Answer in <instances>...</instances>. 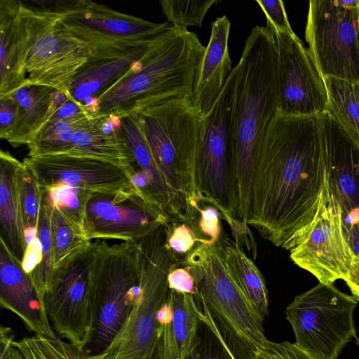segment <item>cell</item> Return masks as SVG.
<instances>
[{"label":"cell","mask_w":359,"mask_h":359,"mask_svg":"<svg viewBox=\"0 0 359 359\" xmlns=\"http://www.w3.org/2000/svg\"><path fill=\"white\" fill-rule=\"evenodd\" d=\"M320 114L277 113L259 149L248 225L290 250L312 222L329 192Z\"/></svg>","instance_id":"cell-1"},{"label":"cell","mask_w":359,"mask_h":359,"mask_svg":"<svg viewBox=\"0 0 359 359\" xmlns=\"http://www.w3.org/2000/svg\"><path fill=\"white\" fill-rule=\"evenodd\" d=\"M232 129L240 225L248 228L250 192L264 136L278 111L277 50L273 34L254 27L234 67Z\"/></svg>","instance_id":"cell-2"},{"label":"cell","mask_w":359,"mask_h":359,"mask_svg":"<svg viewBox=\"0 0 359 359\" xmlns=\"http://www.w3.org/2000/svg\"><path fill=\"white\" fill-rule=\"evenodd\" d=\"M205 50L195 33L171 25L149 41L142 57L95 101L89 114L121 118L170 97H192Z\"/></svg>","instance_id":"cell-3"},{"label":"cell","mask_w":359,"mask_h":359,"mask_svg":"<svg viewBox=\"0 0 359 359\" xmlns=\"http://www.w3.org/2000/svg\"><path fill=\"white\" fill-rule=\"evenodd\" d=\"M135 114L177 212L182 214L187 199H201L198 162L203 115L189 95L157 101Z\"/></svg>","instance_id":"cell-4"},{"label":"cell","mask_w":359,"mask_h":359,"mask_svg":"<svg viewBox=\"0 0 359 359\" xmlns=\"http://www.w3.org/2000/svg\"><path fill=\"white\" fill-rule=\"evenodd\" d=\"M183 264L190 268L202 309L215 323L236 359H252L269 340L263 320L238 285L226 263L222 240L198 243Z\"/></svg>","instance_id":"cell-5"},{"label":"cell","mask_w":359,"mask_h":359,"mask_svg":"<svg viewBox=\"0 0 359 359\" xmlns=\"http://www.w3.org/2000/svg\"><path fill=\"white\" fill-rule=\"evenodd\" d=\"M90 331L82 355L103 351L123 323L139 292L137 243L91 242Z\"/></svg>","instance_id":"cell-6"},{"label":"cell","mask_w":359,"mask_h":359,"mask_svg":"<svg viewBox=\"0 0 359 359\" xmlns=\"http://www.w3.org/2000/svg\"><path fill=\"white\" fill-rule=\"evenodd\" d=\"M236 79L233 67L219 97L203 116L198 162L201 199L216 207L238 244L243 239L238 219V198L232 129Z\"/></svg>","instance_id":"cell-7"},{"label":"cell","mask_w":359,"mask_h":359,"mask_svg":"<svg viewBox=\"0 0 359 359\" xmlns=\"http://www.w3.org/2000/svg\"><path fill=\"white\" fill-rule=\"evenodd\" d=\"M137 261L139 292L119 331L103 351L81 353L79 359H163L160 311L168 297L172 262L156 250L140 252Z\"/></svg>","instance_id":"cell-8"},{"label":"cell","mask_w":359,"mask_h":359,"mask_svg":"<svg viewBox=\"0 0 359 359\" xmlns=\"http://www.w3.org/2000/svg\"><path fill=\"white\" fill-rule=\"evenodd\" d=\"M358 302L333 285L319 283L296 296L285 309L294 344L314 359H337L356 337L353 312Z\"/></svg>","instance_id":"cell-9"},{"label":"cell","mask_w":359,"mask_h":359,"mask_svg":"<svg viewBox=\"0 0 359 359\" xmlns=\"http://www.w3.org/2000/svg\"><path fill=\"white\" fill-rule=\"evenodd\" d=\"M359 0H311L305 29L323 78L359 81Z\"/></svg>","instance_id":"cell-10"},{"label":"cell","mask_w":359,"mask_h":359,"mask_svg":"<svg viewBox=\"0 0 359 359\" xmlns=\"http://www.w3.org/2000/svg\"><path fill=\"white\" fill-rule=\"evenodd\" d=\"M29 43L25 64L31 84L60 91L68 97L74 77L92 53V46L60 24L61 14L28 6Z\"/></svg>","instance_id":"cell-11"},{"label":"cell","mask_w":359,"mask_h":359,"mask_svg":"<svg viewBox=\"0 0 359 359\" xmlns=\"http://www.w3.org/2000/svg\"><path fill=\"white\" fill-rule=\"evenodd\" d=\"M289 251L294 264L319 283L333 284L346 279L355 255L344 231L342 210L330 191L316 217Z\"/></svg>","instance_id":"cell-12"},{"label":"cell","mask_w":359,"mask_h":359,"mask_svg":"<svg viewBox=\"0 0 359 359\" xmlns=\"http://www.w3.org/2000/svg\"><path fill=\"white\" fill-rule=\"evenodd\" d=\"M90 245L55 269L44 297L53 330L81 353L90 331Z\"/></svg>","instance_id":"cell-13"},{"label":"cell","mask_w":359,"mask_h":359,"mask_svg":"<svg viewBox=\"0 0 359 359\" xmlns=\"http://www.w3.org/2000/svg\"><path fill=\"white\" fill-rule=\"evenodd\" d=\"M170 217L146 203L133 185L115 192H91L83 223L86 238L137 243Z\"/></svg>","instance_id":"cell-14"},{"label":"cell","mask_w":359,"mask_h":359,"mask_svg":"<svg viewBox=\"0 0 359 359\" xmlns=\"http://www.w3.org/2000/svg\"><path fill=\"white\" fill-rule=\"evenodd\" d=\"M278 112L315 116L326 111L328 97L324 78L309 50L294 34L276 30Z\"/></svg>","instance_id":"cell-15"},{"label":"cell","mask_w":359,"mask_h":359,"mask_svg":"<svg viewBox=\"0 0 359 359\" xmlns=\"http://www.w3.org/2000/svg\"><path fill=\"white\" fill-rule=\"evenodd\" d=\"M59 24L90 45L146 43L171 25L151 22L88 0H75Z\"/></svg>","instance_id":"cell-16"},{"label":"cell","mask_w":359,"mask_h":359,"mask_svg":"<svg viewBox=\"0 0 359 359\" xmlns=\"http://www.w3.org/2000/svg\"><path fill=\"white\" fill-rule=\"evenodd\" d=\"M25 162L42 189L67 185L92 192L111 193L132 186L127 169L102 159L59 154L27 157Z\"/></svg>","instance_id":"cell-17"},{"label":"cell","mask_w":359,"mask_h":359,"mask_svg":"<svg viewBox=\"0 0 359 359\" xmlns=\"http://www.w3.org/2000/svg\"><path fill=\"white\" fill-rule=\"evenodd\" d=\"M149 41L91 45L92 53L89 59L76 73L70 85L69 98L84 107L89 113L95 101L142 57Z\"/></svg>","instance_id":"cell-18"},{"label":"cell","mask_w":359,"mask_h":359,"mask_svg":"<svg viewBox=\"0 0 359 359\" xmlns=\"http://www.w3.org/2000/svg\"><path fill=\"white\" fill-rule=\"evenodd\" d=\"M330 195L343 215L359 208V148L325 111L320 114Z\"/></svg>","instance_id":"cell-19"},{"label":"cell","mask_w":359,"mask_h":359,"mask_svg":"<svg viewBox=\"0 0 359 359\" xmlns=\"http://www.w3.org/2000/svg\"><path fill=\"white\" fill-rule=\"evenodd\" d=\"M29 43V11L18 0L0 1V96L30 83L25 68Z\"/></svg>","instance_id":"cell-20"},{"label":"cell","mask_w":359,"mask_h":359,"mask_svg":"<svg viewBox=\"0 0 359 359\" xmlns=\"http://www.w3.org/2000/svg\"><path fill=\"white\" fill-rule=\"evenodd\" d=\"M0 304L35 334L56 338L34 286L3 238H0Z\"/></svg>","instance_id":"cell-21"},{"label":"cell","mask_w":359,"mask_h":359,"mask_svg":"<svg viewBox=\"0 0 359 359\" xmlns=\"http://www.w3.org/2000/svg\"><path fill=\"white\" fill-rule=\"evenodd\" d=\"M230 28L226 15L212 22L210 39L197 70L191 99L203 116L214 105L233 69L228 45Z\"/></svg>","instance_id":"cell-22"},{"label":"cell","mask_w":359,"mask_h":359,"mask_svg":"<svg viewBox=\"0 0 359 359\" xmlns=\"http://www.w3.org/2000/svg\"><path fill=\"white\" fill-rule=\"evenodd\" d=\"M196 297L170 290L160 311L163 359H186L200 342Z\"/></svg>","instance_id":"cell-23"},{"label":"cell","mask_w":359,"mask_h":359,"mask_svg":"<svg viewBox=\"0 0 359 359\" xmlns=\"http://www.w3.org/2000/svg\"><path fill=\"white\" fill-rule=\"evenodd\" d=\"M69 154L110 161L124 167L128 173L135 163L121 119L114 115L89 118L74 134Z\"/></svg>","instance_id":"cell-24"},{"label":"cell","mask_w":359,"mask_h":359,"mask_svg":"<svg viewBox=\"0 0 359 359\" xmlns=\"http://www.w3.org/2000/svg\"><path fill=\"white\" fill-rule=\"evenodd\" d=\"M18 107V118L7 139L13 147L27 145L68 97L52 88L28 83L11 93Z\"/></svg>","instance_id":"cell-25"},{"label":"cell","mask_w":359,"mask_h":359,"mask_svg":"<svg viewBox=\"0 0 359 359\" xmlns=\"http://www.w3.org/2000/svg\"><path fill=\"white\" fill-rule=\"evenodd\" d=\"M21 161L8 151H0L1 238L22 263L27 245L22 226L16 173Z\"/></svg>","instance_id":"cell-26"},{"label":"cell","mask_w":359,"mask_h":359,"mask_svg":"<svg viewBox=\"0 0 359 359\" xmlns=\"http://www.w3.org/2000/svg\"><path fill=\"white\" fill-rule=\"evenodd\" d=\"M120 119L135 163L147 175L156 200L170 217H179L172 194L155 161L137 114Z\"/></svg>","instance_id":"cell-27"},{"label":"cell","mask_w":359,"mask_h":359,"mask_svg":"<svg viewBox=\"0 0 359 359\" xmlns=\"http://www.w3.org/2000/svg\"><path fill=\"white\" fill-rule=\"evenodd\" d=\"M226 263L250 304L264 318L269 313L268 291L262 273L236 243L222 240Z\"/></svg>","instance_id":"cell-28"},{"label":"cell","mask_w":359,"mask_h":359,"mask_svg":"<svg viewBox=\"0 0 359 359\" xmlns=\"http://www.w3.org/2000/svg\"><path fill=\"white\" fill-rule=\"evenodd\" d=\"M328 97L326 112L359 148V83L324 78Z\"/></svg>","instance_id":"cell-29"},{"label":"cell","mask_w":359,"mask_h":359,"mask_svg":"<svg viewBox=\"0 0 359 359\" xmlns=\"http://www.w3.org/2000/svg\"><path fill=\"white\" fill-rule=\"evenodd\" d=\"M92 117L88 114L48 121L27 145L28 157L69 154L75 132Z\"/></svg>","instance_id":"cell-30"},{"label":"cell","mask_w":359,"mask_h":359,"mask_svg":"<svg viewBox=\"0 0 359 359\" xmlns=\"http://www.w3.org/2000/svg\"><path fill=\"white\" fill-rule=\"evenodd\" d=\"M16 178L21 219L27 245L37 238L42 189L31 168L23 161L18 167Z\"/></svg>","instance_id":"cell-31"},{"label":"cell","mask_w":359,"mask_h":359,"mask_svg":"<svg viewBox=\"0 0 359 359\" xmlns=\"http://www.w3.org/2000/svg\"><path fill=\"white\" fill-rule=\"evenodd\" d=\"M42 196L50 207V229L55 269L88 248L92 241L75 229L60 211L48 201L43 193Z\"/></svg>","instance_id":"cell-32"},{"label":"cell","mask_w":359,"mask_h":359,"mask_svg":"<svg viewBox=\"0 0 359 359\" xmlns=\"http://www.w3.org/2000/svg\"><path fill=\"white\" fill-rule=\"evenodd\" d=\"M36 236L41 245L42 258L39 265L28 275L46 311L44 297L49 287L55 266L50 229V207L43 196Z\"/></svg>","instance_id":"cell-33"},{"label":"cell","mask_w":359,"mask_h":359,"mask_svg":"<svg viewBox=\"0 0 359 359\" xmlns=\"http://www.w3.org/2000/svg\"><path fill=\"white\" fill-rule=\"evenodd\" d=\"M91 192L67 185L42 189L43 195L48 201L54 205L68 222L83 233L86 206Z\"/></svg>","instance_id":"cell-34"},{"label":"cell","mask_w":359,"mask_h":359,"mask_svg":"<svg viewBox=\"0 0 359 359\" xmlns=\"http://www.w3.org/2000/svg\"><path fill=\"white\" fill-rule=\"evenodd\" d=\"M25 359H79L81 352L69 342L37 334L13 341Z\"/></svg>","instance_id":"cell-35"},{"label":"cell","mask_w":359,"mask_h":359,"mask_svg":"<svg viewBox=\"0 0 359 359\" xmlns=\"http://www.w3.org/2000/svg\"><path fill=\"white\" fill-rule=\"evenodd\" d=\"M217 2V0H161L159 4L168 22L187 29L189 26L201 27L207 12Z\"/></svg>","instance_id":"cell-36"},{"label":"cell","mask_w":359,"mask_h":359,"mask_svg":"<svg viewBox=\"0 0 359 359\" xmlns=\"http://www.w3.org/2000/svg\"><path fill=\"white\" fill-rule=\"evenodd\" d=\"M198 316L203 327V335L200 337L199 344L186 359H236L207 311L199 309Z\"/></svg>","instance_id":"cell-37"},{"label":"cell","mask_w":359,"mask_h":359,"mask_svg":"<svg viewBox=\"0 0 359 359\" xmlns=\"http://www.w3.org/2000/svg\"><path fill=\"white\" fill-rule=\"evenodd\" d=\"M167 246L181 263L198 244V238L191 226L182 219L170 218L167 224Z\"/></svg>","instance_id":"cell-38"},{"label":"cell","mask_w":359,"mask_h":359,"mask_svg":"<svg viewBox=\"0 0 359 359\" xmlns=\"http://www.w3.org/2000/svg\"><path fill=\"white\" fill-rule=\"evenodd\" d=\"M266 18V27L273 32L280 30L294 34L285 12L283 2L280 0H257Z\"/></svg>","instance_id":"cell-39"},{"label":"cell","mask_w":359,"mask_h":359,"mask_svg":"<svg viewBox=\"0 0 359 359\" xmlns=\"http://www.w3.org/2000/svg\"><path fill=\"white\" fill-rule=\"evenodd\" d=\"M252 359H314L294 343L287 341L273 342L269 340L266 346Z\"/></svg>","instance_id":"cell-40"},{"label":"cell","mask_w":359,"mask_h":359,"mask_svg":"<svg viewBox=\"0 0 359 359\" xmlns=\"http://www.w3.org/2000/svg\"><path fill=\"white\" fill-rule=\"evenodd\" d=\"M180 264H177L174 266L168 273V283L169 289L196 296L198 290L194 277L190 272L189 266L184 264V267H178Z\"/></svg>","instance_id":"cell-41"},{"label":"cell","mask_w":359,"mask_h":359,"mask_svg":"<svg viewBox=\"0 0 359 359\" xmlns=\"http://www.w3.org/2000/svg\"><path fill=\"white\" fill-rule=\"evenodd\" d=\"M18 104L11 94L0 96V137L7 140L18 118Z\"/></svg>","instance_id":"cell-42"},{"label":"cell","mask_w":359,"mask_h":359,"mask_svg":"<svg viewBox=\"0 0 359 359\" xmlns=\"http://www.w3.org/2000/svg\"><path fill=\"white\" fill-rule=\"evenodd\" d=\"M344 229L354 255L359 257V208L343 215Z\"/></svg>","instance_id":"cell-43"},{"label":"cell","mask_w":359,"mask_h":359,"mask_svg":"<svg viewBox=\"0 0 359 359\" xmlns=\"http://www.w3.org/2000/svg\"><path fill=\"white\" fill-rule=\"evenodd\" d=\"M41 245L36 238L33 242L27 245L26 251L22 262L25 271L29 274L41 261Z\"/></svg>","instance_id":"cell-44"},{"label":"cell","mask_w":359,"mask_h":359,"mask_svg":"<svg viewBox=\"0 0 359 359\" xmlns=\"http://www.w3.org/2000/svg\"><path fill=\"white\" fill-rule=\"evenodd\" d=\"M83 114H90L84 107L68 97L67 100L56 109L48 121L67 118Z\"/></svg>","instance_id":"cell-45"},{"label":"cell","mask_w":359,"mask_h":359,"mask_svg":"<svg viewBox=\"0 0 359 359\" xmlns=\"http://www.w3.org/2000/svg\"><path fill=\"white\" fill-rule=\"evenodd\" d=\"M345 283L349 287L352 296L358 302L359 301V257H354L350 272L346 279Z\"/></svg>","instance_id":"cell-46"},{"label":"cell","mask_w":359,"mask_h":359,"mask_svg":"<svg viewBox=\"0 0 359 359\" xmlns=\"http://www.w3.org/2000/svg\"><path fill=\"white\" fill-rule=\"evenodd\" d=\"M14 334L9 327L1 325L0 328V357L5 355L12 346Z\"/></svg>","instance_id":"cell-47"},{"label":"cell","mask_w":359,"mask_h":359,"mask_svg":"<svg viewBox=\"0 0 359 359\" xmlns=\"http://www.w3.org/2000/svg\"><path fill=\"white\" fill-rule=\"evenodd\" d=\"M0 359H25V358L18 349L12 346L5 355L0 357Z\"/></svg>","instance_id":"cell-48"},{"label":"cell","mask_w":359,"mask_h":359,"mask_svg":"<svg viewBox=\"0 0 359 359\" xmlns=\"http://www.w3.org/2000/svg\"><path fill=\"white\" fill-rule=\"evenodd\" d=\"M355 344L358 345V346L359 347V339L355 337Z\"/></svg>","instance_id":"cell-49"},{"label":"cell","mask_w":359,"mask_h":359,"mask_svg":"<svg viewBox=\"0 0 359 359\" xmlns=\"http://www.w3.org/2000/svg\"><path fill=\"white\" fill-rule=\"evenodd\" d=\"M358 39H359V18H358ZM359 83V81H358Z\"/></svg>","instance_id":"cell-50"}]
</instances>
